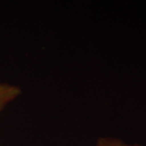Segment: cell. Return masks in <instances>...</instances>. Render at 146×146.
Masks as SVG:
<instances>
[{
	"mask_svg": "<svg viewBox=\"0 0 146 146\" xmlns=\"http://www.w3.org/2000/svg\"><path fill=\"white\" fill-rule=\"evenodd\" d=\"M21 94L20 87L7 83H0V113L6 106Z\"/></svg>",
	"mask_w": 146,
	"mask_h": 146,
	"instance_id": "6da1fadb",
	"label": "cell"
},
{
	"mask_svg": "<svg viewBox=\"0 0 146 146\" xmlns=\"http://www.w3.org/2000/svg\"><path fill=\"white\" fill-rule=\"evenodd\" d=\"M94 146H141L137 145H127L123 141H120L119 139L110 138V137H101L99 138Z\"/></svg>",
	"mask_w": 146,
	"mask_h": 146,
	"instance_id": "7a4b0ae2",
	"label": "cell"
}]
</instances>
